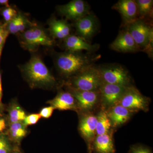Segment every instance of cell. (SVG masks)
I'll return each mask as SVG.
<instances>
[{"mask_svg": "<svg viewBox=\"0 0 153 153\" xmlns=\"http://www.w3.org/2000/svg\"><path fill=\"white\" fill-rule=\"evenodd\" d=\"M15 150L6 135H0V153H12Z\"/></svg>", "mask_w": 153, "mask_h": 153, "instance_id": "26", "label": "cell"}, {"mask_svg": "<svg viewBox=\"0 0 153 153\" xmlns=\"http://www.w3.org/2000/svg\"><path fill=\"white\" fill-rule=\"evenodd\" d=\"M48 103L55 109L60 111L76 110L77 103L73 96L69 92L61 91Z\"/></svg>", "mask_w": 153, "mask_h": 153, "instance_id": "16", "label": "cell"}, {"mask_svg": "<svg viewBox=\"0 0 153 153\" xmlns=\"http://www.w3.org/2000/svg\"><path fill=\"white\" fill-rule=\"evenodd\" d=\"M113 8L121 14L127 25L138 19V13L135 1L120 0Z\"/></svg>", "mask_w": 153, "mask_h": 153, "instance_id": "14", "label": "cell"}, {"mask_svg": "<svg viewBox=\"0 0 153 153\" xmlns=\"http://www.w3.org/2000/svg\"><path fill=\"white\" fill-rule=\"evenodd\" d=\"M12 153H22L19 150L17 149H15Z\"/></svg>", "mask_w": 153, "mask_h": 153, "instance_id": "35", "label": "cell"}, {"mask_svg": "<svg viewBox=\"0 0 153 153\" xmlns=\"http://www.w3.org/2000/svg\"><path fill=\"white\" fill-rule=\"evenodd\" d=\"M41 118V116L39 114H32L26 116L23 122L26 126L33 125L37 123Z\"/></svg>", "mask_w": 153, "mask_h": 153, "instance_id": "28", "label": "cell"}, {"mask_svg": "<svg viewBox=\"0 0 153 153\" xmlns=\"http://www.w3.org/2000/svg\"><path fill=\"white\" fill-rule=\"evenodd\" d=\"M4 46H0V62H1V57L2 52L3 48Z\"/></svg>", "mask_w": 153, "mask_h": 153, "instance_id": "34", "label": "cell"}, {"mask_svg": "<svg viewBox=\"0 0 153 153\" xmlns=\"http://www.w3.org/2000/svg\"><path fill=\"white\" fill-rule=\"evenodd\" d=\"M110 47L114 51L124 53L136 52L140 50L127 28L121 31L111 44Z\"/></svg>", "mask_w": 153, "mask_h": 153, "instance_id": "12", "label": "cell"}, {"mask_svg": "<svg viewBox=\"0 0 153 153\" xmlns=\"http://www.w3.org/2000/svg\"><path fill=\"white\" fill-rule=\"evenodd\" d=\"M68 88L69 92L75 98L78 107L82 110L92 109L100 99L99 89L93 91H82Z\"/></svg>", "mask_w": 153, "mask_h": 153, "instance_id": "10", "label": "cell"}, {"mask_svg": "<svg viewBox=\"0 0 153 153\" xmlns=\"http://www.w3.org/2000/svg\"><path fill=\"white\" fill-rule=\"evenodd\" d=\"M21 70L31 87L49 88L56 84L55 77L38 55H33Z\"/></svg>", "mask_w": 153, "mask_h": 153, "instance_id": "1", "label": "cell"}, {"mask_svg": "<svg viewBox=\"0 0 153 153\" xmlns=\"http://www.w3.org/2000/svg\"><path fill=\"white\" fill-rule=\"evenodd\" d=\"M9 34L7 28V24L0 22V46H4Z\"/></svg>", "mask_w": 153, "mask_h": 153, "instance_id": "27", "label": "cell"}, {"mask_svg": "<svg viewBox=\"0 0 153 153\" xmlns=\"http://www.w3.org/2000/svg\"><path fill=\"white\" fill-rule=\"evenodd\" d=\"M99 69L102 82L126 87L130 86L131 79L128 72L120 65L101 66Z\"/></svg>", "mask_w": 153, "mask_h": 153, "instance_id": "6", "label": "cell"}, {"mask_svg": "<svg viewBox=\"0 0 153 153\" xmlns=\"http://www.w3.org/2000/svg\"><path fill=\"white\" fill-rule=\"evenodd\" d=\"M135 2L137 7L138 16L141 19L147 16L152 13L153 5L152 0H137Z\"/></svg>", "mask_w": 153, "mask_h": 153, "instance_id": "24", "label": "cell"}, {"mask_svg": "<svg viewBox=\"0 0 153 153\" xmlns=\"http://www.w3.org/2000/svg\"><path fill=\"white\" fill-rule=\"evenodd\" d=\"M96 125V136L108 133L110 131L111 124L105 111L98 114Z\"/></svg>", "mask_w": 153, "mask_h": 153, "instance_id": "22", "label": "cell"}, {"mask_svg": "<svg viewBox=\"0 0 153 153\" xmlns=\"http://www.w3.org/2000/svg\"><path fill=\"white\" fill-rule=\"evenodd\" d=\"M0 5L4 6V7H10L9 1L8 0H0Z\"/></svg>", "mask_w": 153, "mask_h": 153, "instance_id": "33", "label": "cell"}, {"mask_svg": "<svg viewBox=\"0 0 153 153\" xmlns=\"http://www.w3.org/2000/svg\"><path fill=\"white\" fill-rule=\"evenodd\" d=\"M97 123V117L92 114L86 115L79 121V132L87 143L89 152L91 145L96 136Z\"/></svg>", "mask_w": 153, "mask_h": 153, "instance_id": "13", "label": "cell"}, {"mask_svg": "<svg viewBox=\"0 0 153 153\" xmlns=\"http://www.w3.org/2000/svg\"><path fill=\"white\" fill-rule=\"evenodd\" d=\"M27 133V126L23 122L10 124L6 135L13 142L19 143Z\"/></svg>", "mask_w": 153, "mask_h": 153, "instance_id": "21", "label": "cell"}, {"mask_svg": "<svg viewBox=\"0 0 153 153\" xmlns=\"http://www.w3.org/2000/svg\"><path fill=\"white\" fill-rule=\"evenodd\" d=\"M16 104L15 102H12L8 109V118L10 124L23 122L27 116L25 111Z\"/></svg>", "mask_w": 153, "mask_h": 153, "instance_id": "23", "label": "cell"}, {"mask_svg": "<svg viewBox=\"0 0 153 153\" xmlns=\"http://www.w3.org/2000/svg\"><path fill=\"white\" fill-rule=\"evenodd\" d=\"M7 121L2 116H0V135L2 134L3 132L7 128Z\"/></svg>", "mask_w": 153, "mask_h": 153, "instance_id": "32", "label": "cell"}, {"mask_svg": "<svg viewBox=\"0 0 153 153\" xmlns=\"http://www.w3.org/2000/svg\"><path fill=\"white\" fill-rule=\"evenodd\" d=\"M127 87L102 82L99 88L102 105L108 109L118 104Z\"/></svg>", "mask_w": 153, "mask_h": 153, "instance_id": "8", "label": "cell"}, {"mask_svg": "<svg viewBox=\"0 0 153 153\" xmlns=\"http://www.w3.org/2000/svg\"><path fill=\"white\" fill-rule=\"evenodd\" d=\"M19 12L16 9L12 7L11 6L9 7H4L0 9V14L3 17L4 23H9L11 20L16 16Z\"/></svg>", "mask_w": 153, "mask_h": 153, "instance_id": "25", "label": "cell"}, {"mask_svg": "<svg viewBox=\"0 0 153 153\" xmlns=\"http://www.w3.org/2000/svg\"><path fill=\"white\" fill-rule=\"evenodd\" d=\"M55 109V108L51 105L50 106L46 107L41 109L39 114L41 117L44 118L48 119L52 116Z\"/></svg>", "mask_w": 153, "mask_h": 153, "instance_id": "30", "label": "cell"}, {"mask_svg": "<svg viewBox=\"0 0 153 153\" xmlns=\"http://www.w3.org/2000/svg\"><path fill=\"white\" fill-rule=\"evenodd\" d=\"M19 38L22 48L33 52L36 51L40 46L52 47L55 43L43 28L36 24L19 34Z\"/></svg>", "mask_w": 153, "mask_h": 153, "instance_id": "3", "label": "cell"}, {"mask_svg": "<svg viewBox=\"0 0 153 153\" xmlns=\"http://www.w3.org/2000/svg\"><path fill=\"white\" fill-rule=\"evenodd\" d=\"M127 28L140 50L152 48L153 30L146 23L138 19L127 25Z\"/></svg>", "mask_w": 153, "mask_h": 153, "instance_id": "5", "label": "cell"}, {"mask_svg": "<svg viewBox=\"0 0 153 153\" xmlns=\"http://www.w3.org/2000/svg\"><path fill=\"white\" fill-rule=\"evenodd\" d=\"M64 47L66 51L80 52L82 51L94 52L97 50V45H92L79 36L70 35L63 40Z\"/></svg>", "mask_w": 153, "mask_h": 153, "instance_id": "15", "label": "cell"}, {"mask_svg": "<svg viewBox=\"0 0 153 153\" xmlns=\"http://www.w3.org/2000/svg\"><path fill=\"white\" fill-rule=\"evenodd\" d=\"M102 82L99 68L93 65L71 77L66 85L75 90L93 91L98 90Z\"/></svg>", "mask_w": 153, "mask_h": 153, "instance_id": "4", "label": "cell"}, {"mask_svg": "<svg viewBox=\"0 0 153 153\" xmlns=\"http://www.w3.org/2000/svg\"><path fill=\"white\" fill-rule=\"evenodd\" d=\"M34 24L25 14L19 12L16 16L7 23V28L10 34H18L23 33Z\"/></svg>", "mask_w": 153, "mask_h": 153, "instance_id": "20", "label": "cell"}, {"mask_svg": "<svg viewBox=\"0 0 153 153\" xmlns=\"http://www.w3.org/2000/svg\"><path fill=\"white\" fill-rule=\"evenodd\" d=\"M112 134L97 135L91 145L90 153H115Z\"/></svg>", "mask_w": 153, "mask_h": 153, "instance_id": "17", "label": "cell"}, {"mask_svg": "<svg viewBox=\"0 0 153 153\" xmlns=\"http://www.w3.org/2000/svg\"><path fill=\"white\" fill-rule=\"evenodd\" d=\"M57 11L66 20L77 21L89 13V7L82 0H73L66 4L58 6Z\"/></svg>", "mask_w": 153, "mask_h": 153, "instance_id": "9", "label": "cell"}, {"mask_svg": "<svg viewBox=\"0 0 153 153\" xmlns=\"http://www.w3.org/2000/svg\"><path fill=\"white\" fill-rule=\"evenodd\" d=\"M128 153H152L149 149L141 145H134L131 147Z\"/></svg>", "mask_w": 153, "mask_h": 153, "instance_id": "29", "label": "cell"}, {"mask_svg": "<svg viewBox=\"0 0 153 153\" xmlns=\"http://www.w3.org/2000/svg\"><path fill=\"white\" fill-rule=\"evenodd\" d=\"M3 89L2 85L1 72L0 71V116H2L4 110V106L2 102Z\"/></svg>", "mask_w": 153, "mask_h": 153, "instance_id": "31", "label": "cell"}, {"mask_svg": "<svg viewBox=\"0 0 153 153\" xmlns=\"http://www.w3.org/2000/svg\"><path fill=\"white\" fill-rule=\"evenodd\" d=\"M48 23L49 33L53 39L63 40L71 35V26L66 20H58L52 18Z\"/></svg>", "mask_w": 153, "mask_h": 153, "instance_id": "18", "label": "cell"}, {"mask_svg": "<svg viewBox=\"0 0 153 153\" xmlns=\"http://www.w3.org/2000/svg\"><path fill=\"white\" fill-rule=\"evenodd\" d=\"M113 127H117L129 120L133 112L119 104L110 108L106 111Z\"/></svg>", "mask_w": 153, "mask_h": 153, "instance_id": "19", "label": "cell"}, {"mask_svg": "<svg viewBox=\"0 0 153 153\" xmlns=\"http://www.w3.org/2000/svg\"><path fill=\"white\" fill-rule=\"evenodd\" d=\"M149 102V98L130 85L127 88L118 104L133 113L140 111H147Z\"/></svg>", "mask_w": 153, "mask_h": 153, "instance_id": "7", "label": "cell"}, {"mask_svg": "<svg viewBox=\"0 0 153 153\" xmlns=\"http://www.w3.org/2000/svg\"><path fill=\"white\" fill-rule=\"evenodd\" d=\"M97 58L80 52H68L58 53L55 57V64L63 75L72 77L93 65Z\"/></svg>", "mask_w": 153, "mask_h": 153, "instance_id": "2", "label": "cell"}, {"mask_svg": "<svg viewBox=\"0 0 153 153\" xmlns=\"http://www.w3.org/2000/svg\"><path fill=\"white\" fill-rule=\"evenodd\" d=\"M97 20L93 14H88L75 22V27L78 36L85 41L94 36L97 31Z\"/></svg>", "mask_w": 153, "mask_h": 153, "instance_id": "11", "label": "cell"}]
</instances>
